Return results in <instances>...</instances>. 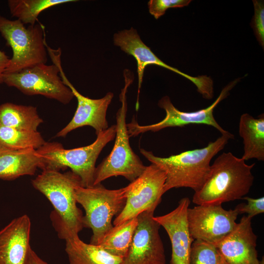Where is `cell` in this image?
<instances>
[{"label":"cell","instance_id":"obj_27","mask_svg":"<svg viewBox=\"0 0 264 264\" xmlns=\"http://www.w3.org/2000/svg\"><path fill=\"white\" fill-rule=\"evenodd\" d=\"M254 14L251 26L259 44L264 46V4L263 0H253Z\"/></svg>","mask_w":264,"mask_h":264},{"label":"cell","instance_id":"obj_29","mask_svg":"<svg viewBox=\"0 0 264 264\" xmlns=\"http://www.w3.org/2000/svg\"><path fill=\"white\" fill-rule=\"evenodd\" d=\"M10 59L4 51L0 50V84L3 83V75L9 65Z\"/></svg>","mask_w":264,"mask_h":264},{"label":"cell","instance_id":"obj_10","mask_svg":"<svg viewBox=\"0 0 264 264\" xmlns=\"http://www.w3.org/2000/svg\"><path fill=\"white\" fill-rule=\"evenodd\" d=\"M165 173L151 163L136 179L126 186V200L113 221L114 226L136 218L142 212L155 210L164 194Z\"/></svg>","mask_w":264,"mask_h":264},{"label":"cell","instance_id":"obj_30","mask_svg":"<svg viewBox=\"0 0 264 264\" xmlns=\"http://www.w3.org/2000/svg\"><path fill=\"white\" fill-rule=\"evenodd\" d=\"M26 264H48L42 260L31 248L29 250Z\"/></svg>","mask_w":264,"mask_h":264},{"label":"cell","instance_id":"obj_9","mask_svg":"<svg viewBox=\"0 0 264 264\" xmlns=\"http://www.w3.org/2000/svg\"><path fill=\"white\" fill-rule=\"evenodd\" d=\"M240 78L229 83L222 89L216 100L209 107L200 110L185 112L176 109L168 96H163L158 103V106L165 110V118L160 122L148 125H140L134 117L127 124L128 133L130 137L136 136L147 132H156L169 127H183L190 124H203L213 127L221 134L228 131L223 129L216 121L213 115L214 110L217 105L229 95V91L239 82Z\"/></svg>","mask_w":264,"mask_h":264},{"label":"cell","instance_id":"obj_19","mask_svg":"<svg viewBox=\"0 0 264 264\" xmlns=\"http://www.w3.org/2000/svg\"><path fill=\"white\" fill-rule=\"evenodd\" d=\"M239 133L243 139L244 161L256 159L264 160V115L257 118L248 113L242 114L240 119Z\"/></svg>","mask_w":264,"mask_h":264},{"label":"cell","instance_id":"obj_23","mask_svg":"<svg viewBox=\"0 0 264 264\" xmlns=\"http://www.w3.org/2000/svg\"><path fill=\"white\" fill-rule=\"evenodd\" d=\"M76 0H9L11 15L23 24L34 25L39 15L50 7Z\"/></svg>","mask_w":264,"mask_h":264},{"label":"cell","instance_id":"obj_2","mask_svg":"<svg viewBox=\"0 0 264 264\" xmlns=\"http://www.w3.org/2000/svg\"><path fill=\"white\" fill-rule=\"evenodd\" d=\"M233 134L227 132L205 147L186 151L167 157L155 156L152 152L140 149L141 154L166 174L164 193L173 188L199 190L209 176L212 159L224 149Z\"/></svg>","mask_w":264,"mask_h":264},{"label":"cell","instance_id":"obj_24","mask_svg":"<svg viewBox=\"0 0 264 264\" xmlns=\"http://www.w3.org/2000/svg\"><path fill=\"white\" fill-rule=\"evenodd\" d=\"M45 142L38 131L18 129L0 125L1 147L14 150H37Z\"/></svg>","mask_w":264,"mask_h":264},{"label":"cell","instance_id":"obj_14","mask_svg":"<svg viewBox=\"0 0 264 264\" xmlns=\"http://www.w3.org/2000/svg\"><path fill=\"white\" fill-rule=\"evenodd\" d=\"M155 210L138 215L137 225L126 256L122 264H165L166 257L159 229L154 219Z\"/></svg>","mask_w":264,"mask_h":264},{"label":"cell","instance_id":"obj_17","mask_svg":"<svg viewBox=\"0 0 264 264\" xmlns=\"http://www.w3.org/2000/svg\"><path fill=\"white\" fill-rule=\"evenodd\" d=\"M31 221L27 215L13 219L0 230V264H26Z\"/></svg>","mask_w":264,"mask_h":264},{"label":"cell","instance_id":"obj_16","mask_svg":"<svg viewBox=\"0 0 264 264\" xmlns=\"http://www.w3.org/2000/svg\"><path fill=\"white\" fill-rule=\"evenodd\" d=\"M190 200L181 198L178 206L170 212L154 219L162 226L169 237L172 246L171 264H189L192 244L187 220Z\"/></svg>","mask_w":264,"mask_h":264},{"label":"cell","instance_id":"obj_6","mask_svg":"<svg viewBox=\"0 0 264 264\" xmlns=\"http://www.w3.org/2000/svg\"><path fill=\"white\" fill-rule=\"evenodd\" d=\"M126 186L110 190L101 183L90 187L79 186L76 188L77 202L85 211L84 227L92 231L90 243L98 245L112 228V220L123 210L126 200Z\"/></svg>","mask_w":264,"mask_h":264},{"label":"cell","instance_id":"obj_5","mask_svg":"<svg viewBox=\"0 0 264 264\" xmlns=\"http://www.w3.org/2000/svg\"><path fill=\"white\" fill-rule=\"evenodd\" d=\"M125 86L119 95L121 106L116 115L115 140L110 153L96 167L93 186L112 176H122L132 182L146 168L140 158L132 151L129 142L126 123L127 103L126 93L133 81L130 71H124Z\"/></svg>","mask_w":264,"mask_h":264},{"label":"cell","instance_id":"obj_8","mask_svg":"<svg viewBox=\"0 0 264 264\" xmlns=\"http://www.w3.org/2000/svg\"><path fill=\"white\" fill-rule=\"evenodd\" d=\"M57 66L40 64L20 72L4 73L3 83L25 95H41L66 105L74 97L62 80Z\"/></svg>","mask_w":264,"mask_h":264},{"label":"cell","instance_id":"obj_28","mask_svg":"<svg viewBox=\"0 0 264 264\" xmlns=\"http://www.w3.org/2000/svg\"><path fill=\"white\" fill-rule=\"evenodd\" d=\"M242 199L246 200L247 202L239 204L234 208L239 215L246 213L247 216L252 219L254 216L264 212V197L257 198L244 197Z\"/></svg>","mask_w":264,"mask_h":264},{"label":"cell","instance_id":"obj_7","mask_svg":"<svg viewBox=\"0 0 264 264\" xmlns=\"http://www.w3.org/2000/svg\"><path fill=\"white\" fill-rule=\"evenodd\" d=\"M0 33L13 54L5 73H17L47 62L44 28L41 24L26 27L18 20H10L0 15Z\"/></svg>","mask_w":264,"mask_h":264},{"label":"cell","instance_id":"obj_22","mask_svg":"<svg viewBox=\"0 0 264 264\" xmlns=\"http://www.w3.org/2000/svg\"><path fill=\"white\" fill-rule=\"evenodd\" d=\"M138 223L137 217L113 226L97 245L111 255L124 258Z\"/></svg>","mask_w":264,"mask_h":264},{"label":"cell","instance_id":"obj_3","mask_svg":"<svg viewBox=\"0 0 264 264\" xmlns=\"http://www.w3.org/2000/svg\"><path fill=\"white\" fill-rule=\"evenodd\" d=\"M231 152L223 153L212 165L208 177L201 188L195 192L192 201L197 205L221 204L242 199L249 192L254 182L252 169Z\"/></svg>","mask_w":264,"mask_h":264},{"label":"cell","instance_id":"obj_12","mask_svg":"<svg viewBox=\"0 0 264 264\" xmlns=\"http://www.w3.org/2000/svg\"><path fill=\"white\" fill-rule=\"evenodd\" d=\"M234 209L225 210L221 204L199 205L188 208L187 220L192 239L213 244L220 242L237 225Z\"/></svg>","mask_w":264,"mask_h":264},{"label":"cell","instance_id":"obj_4","mask_svg":"<svg viewBox=\"0 0 264 264\" xmlns=\"http://www.w3.org/2000/svg\"><path fill=\"white\" fill-rule=\"evenodd\" d=\"M115 133L113 125L97 135L91 144L72 149H66L56 142H46L36 150L42 160L41 169L60 171L69 168L79 176L83 187H92L97 159L103 149L114 138Z\"/></svg>","mask_w":264,"mask_h":264},{"label":"cell","instance_id":"obj_21","mask_svg":"<svg viewBox=\"0 0 264 264\" xmlns=\"http://www.w3.org/2000/svg\"><path fill=\"white\" fill-rule=\"evenodd\" d=\"M43 122L36 107L5 103L0 105V125L24 130L37 131Z\"/></svg>","mask_w":264,"mask_h":264},{"label":"cell","instance_id":"obj_13","mask_svg":"<svg viewBox=\"0 0 264 264\" xmlns=\"http://www.w3.org/2000/svg\"><path fill=\"white\" fill-rule=\"evenodd\" d=\"M113 43L115 45L136 60L138 74V92L135 110L139 108V96L144 72L149 65H156L172 71L191 81L197 87L198 91L201 94L206 93L212 85V80L209 76L201 75L193 77L171 66L158 58L141 40L137 31L133 27L125 29L114 34Z\"/></svg>","mask_w":264,"mask_h":264},{"label":"cell","instance_id":"obj_11","mask_svg":"<svg viewBox=\"0 0 264 264\" xmlns=\"http://www.w3.org/2000/svg\"><path fill=\"white\" fill-rule=\"evenodd\" d=\"M47 51L53 64H56L60 70L59 74L64 84L72 92L77 100V107L71 121L59 131L57 137H65L69 132L77 128L89 126L95 130L96 135L107 130L108 123L106 119L107 109L113 97V93L108 92L100 99H93L86 97L74 87L64 72L61 64V49H53L48 45Z\"/></svg>","mask_w":264,"mask_h":264},{"label":"cell","instance_id":"obj_25","mask_svg":"<svg viewBox=\"0 0 264 264\" xmlns=\"http://www.w3.org/2000/svg\"><path fill=\"white\" fill-rule=\"evenodd\" d=\"M189 264H224L216 247L199 240L192 244Z\"/></svg>","mask_w":264,"mask_h":264},{"label":"cell","instance_id":"obj_15","mask_svg":"<svg viewBox=\"0 0 264 264\" xmlns=\"http://www.w3.org/2000/svg\"><path fill=\"white\" fill-rule=\"evenodd\" d=\"M252 219L243 216L235 227L215 245L224 264H259L256 249L257 237Z\"/></svg>","mask_w":264,"mask_h":264},{"label":"cell","instance_id":"obj_1","mask_svg":"<svg viewBox=\"0 0 264 264\" xmlns=\"http://www.w3.org/2000/svg\"><path fill=\"white\" fill-rule=\"evenodd\" d=\"M31 183L52 204L50 219L59 238L66 241L78 237L84 227V215L75 197L76 188L82 186L79 176L71 171L44 170Z\"/></svg>","mask_w":264,"mask_h":264},{"label":"cell","instance_id":"obj_20","mask_svg":"<svg viewBox=\"0 0 264 264\" xmlns=\"http://www.w3.org/2000/svg\"><path fill=\"white\" fill-rule=\"evenodd\" d=\"M65 251L69 264H122L123 260L99 245L85 242L79 237L66 241Z\"/></svg>","mask_w":264,"mask_h":264},{"label":"cell","instance_id":"obj_18","mask_svg":"<svg viewBox=\"0 0 264 264\" xmlns=\"http://www.w3.org/2000/svg\"><path fill=\"white\" fill-rule=\"evenodd\" d=\"M36 150H14L0 146V179H15L21 176L34 175L42 162Z\"/></svg>","mask_w":264,"mask_h":264},{"label":"cell","instance_id":"obj_31","mask_svg":"<svg viewBox=\"0 0 264 264\" xmlns=\"http://www.w3.org/2000/svg\"><path fill=\"white\" fill-rule=\"evenodd\" d=\"M259 264H264V259L263 257L262 260L260 261Z\"/></svg>","mask_w":264,"mask_h":264},{"label":"cell","instance_id":"obj_26","mask_svg":"<svg viewBox=\"0 0 264 264\" xmlns=\"http://www.w3.org/2000/svg\"><path fill=\"white\" fill-rule=\"evenodd\" d=\"M191 2V0H150L148 6L150 13L158 19L168 8L187 6Z\"/></svg>","mask_w":264,"mask_h":264}]
</instances>
